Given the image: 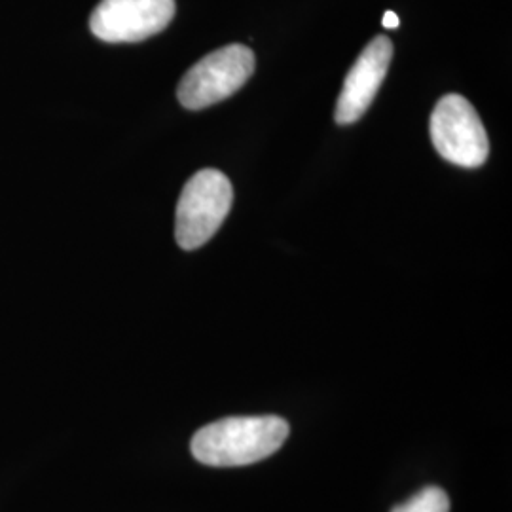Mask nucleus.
<instances>
[{"instance_id":"f03ea898","label":"nucleus","mask_w":512,"mask_h":512,"mask_svg":"<svg viewBox=\"0 0 512 512\" xmlns=\"http://www.w3.org/2000/svg\"><path fill=\"white\" fill-rule=\"evenodd\" d=\"M234 202L232 183L217 169L198 171L184 184L177 203L175 238L184 251H194L217 234Z\"/></svg>"},{"instance_id":"423d86ee","label":"nucleus","mask_w":512,"mask_h":512,"mask_svg":"<svg viewBox=\"0 0 512 512\" xmlns=\"http://www.w3.org/2000/svg\"><path fill=\"white\" fill-rule=\"evenodd\" d=\"M391 57V40L387 37H376L353 63L336 103L334 118L340 126H349L357 122L372 105L376 93L384 84L385 74L391 65Z\"/></svg>"},{"instance_id":"7ed1b4c3","label":"nucleus","mask_w":512,"mask_h":512,"mask_svg":"<svg viewBox=\"0 0 512 512\" xmlns=\"http://www.w3.org/2000/svg\"><path fill=\"white\" fill-rule=\"evenodd\" d=\"M253 71L255 54L247 46H224L205 55L184 74L177 97L184 109H207L241 90Z\"/></svg>"},{"instance_id":"6e6552de","label":"nucleus","mask_w":512,"mask_h":512,"mask_svg":"<svg viewBox=\"0 0 512 512\" xmlns=\"http://www.w3.org/2000/svg\"><path fill=\"white\" fill-rule=\"evenodd\" d=\"M382 23H384L385 29H397L401 25V19L395 12H385Z\"/></svg>"},{"instance_id":"f257e3e1","label":"nucleus","mask_w":512,"mask_h":512,"mask_svg":"<svg viewBox=\"0 0 512 512\" xmlns=\"http://www.w3.org/2000/svg\"><path fill=\"white\" fill-rule=\"evenodd\" d=\"M289 437V423L277 416L226 418L202 427L192 454L203 465L241 467L270 458Z\"/></svg>"},{"instance_id":"0eeeda50","label":"nucleus","mask_w":512,"mask_h":512,"mask_svg":"<svg viewBox=\"0 0 512 512\" xmlns=\"http://www.w3.org/2000/svg\"><path fill=\"white\" fill-rule=\"evenodd\" d=\"M391 512H450V499L444 490L429 486Z\"/></svg>"},{"instance_id":"20e7f679","label":"nucleus","mask_w":512,"mask_h":512,"mask_svg":"<svg viewBox=\"0 0 512 512\" xmlns=\"http://www.w3.org/2000/svg\"><path fill=\"white\" fill-rule=\"evenodd\" d=\"M431 139L446 162L467 169L484 164L490 152L488 135L476 110L456 93L442 97L433 110Z\"/></svg>"},{"instance_id":"39448f33","label":"nucleus","mask_w":512,"mask_h":512,"mask_svg":"<svg viewBox=\"0 0 512 512\" xmlns=\"http://www.w3.org/2000/svg\"><path fill=\"white\" fill-rule=\"evenodd\" d=\"M175 16V0H101L90 18L93 35L110 44L141 42L162 33Z\"/></svg>"}]
</instances>
